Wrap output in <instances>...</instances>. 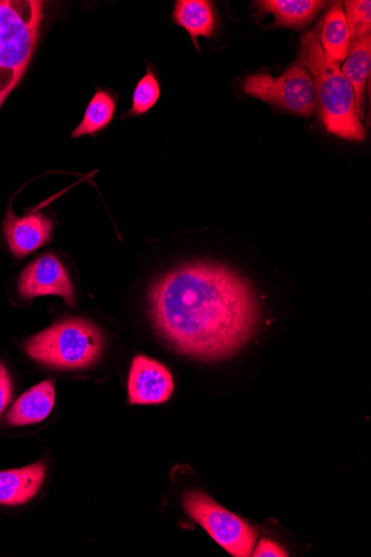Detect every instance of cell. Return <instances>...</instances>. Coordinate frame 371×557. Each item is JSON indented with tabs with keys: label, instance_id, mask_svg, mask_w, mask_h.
<instances>
[{
	"label": "cell",
	"instance_id": "obj_1",
	"mask_svg": "<svg viewBox=\"0 0 371 557\" xmlns=\"http://www.w3.org/2000/svg\"><path fill=\"white\" fill-rule=\"evenodd\" d=\"M152 321L180 352L201 361L233 356L253 335L258 302L249 284L213 263L184 264L150 292Z\"/></svg>",
	"mask_w": 371,
	"mask_h": 557
},
{
	"label": "cell",
	"instance_id": "obj_2",
	"mask_svg": "<svg viewBox=\"0 0 371 557\" xmlns=\"http://www.w3.org/2000/svg\"><path fill=\"white\" fill-rule=\"evenodd\" d=\"M320 26L306 33L300 42L299 61L313 82L318 108L326 129L341 138L361 141L366 131L356 110L354 89L339 64L321 44Z\"/></svg>",
	"mask_w": 371,
	"mask_h": 557
},
{
	"label": "cell",
	"instance_id": "obj_3",
	"mask_svg": "<svg viewBox=\"0 0 371 557\" xmlns=\"http://www.w3.org/2000/svg\"><path fill=\"white\" fill-rule=\"evenodd\" d=\"M42 17V2L0 0V108L29 65Z\"/></svg>",
	"mask_w": 371,
	"mask_h": 557
},
{
	"label": "cell",
	"instance_id": "obj_4",
	"mask_svg": "<svg viewBox=\"0 0 371 557\" xmlns=\"http://www.w3.org/2000/svg\"><path fill=\"white\" fill-rule=\"evenodd\" d=\"M103 338L100 331L84 320H67L35 335L26 343L30 358L65 370L90 367L100 357Z\"/></svg>",
	"mask_w": 371,
	"mask_h": 557
},
{
	"label": "cell",
	"instance_id": "obj_5",
	"mask_svg": "<svg viewBox=\"0 0 371 557\" xmlns=\"http://www.w3.org/2000/svg\"><path fill=\"white\" fill-rule=\"evenodd\" d=\"M242 88L248 96L299 116L311 117L318 109L313 82L299 60L280 77L267 73L250 75Z\"/></svg>",
	"mask_w": 371,
	"mask_h": 557
},
{
	"label": "cell",
	"instance_id": "obj_6",
	"mask_svg": "<svg viewBox=\"0 0 371 557\" xmlns=\"http://www.w3.org/2000/svg\"><path fill=\"white\" fill-rule=\"evenodd\" d=\"M184 505L188 516L228 553L236 557L252 554L257 532L244 520L201 492L186 494Z\"/></svg>",
	"mask_w": 371,
	"mask_h": 557
},
{
	"label": "cell",
	"instance_id": "obj_7",
	"mask_svg": "<svg viewBox=\"0 0 371 557\" xmlns=\"http://www.w3.org/2000/svg\"><path fill=\"white\" fill-rule=\"evenodd\" d=\"M20 294L26 299L44 295L63 297L75 308L76 297L70 275L54 256H44L32 263L20 278Z\"/></svg>",
	"mask_w": 371,
	"mask_h": 557
},
{
	"label": "cell",
	"instance_id": "obj_8",
	"mask_svg": "<svg viewBox=\"0 0 371 557\" xmlns=\"http://www.w3.org/2000/svg\"><path fill=\"white\" fill-rule=\"evenodd\" d=\"M174 380L166 367L146 357L134 359L128 394L132 404H161L174 393Z\"/></svg>",
	"mask_w": 371,
	"mask_h": 557
},
{
	"label": "cell",
	"instance_id": "obj_9",
	"mask_svg": "<svg viewBox=\"0 0 371 557\" xmlns=\"http://www.w3.org/2000/svg\"><path fill=\"white\" fill-rule=\"evenodd\" d=\"M52 231V222L41 213L17 218L9 212L4 232L10 249L20 259L48 244Z\"/></svg>",
	"mask_w": 371,
	"mask_h": 557
},
{
	"label": "cell",
	"instance_id": "obj_10",
	"mask_svg": "<svg viewBox=\"0 0 371 557\" xmlns=\"http://www.w3.org/2000/svg\"><path fill=\"white\" fill-rule=\"evenodd\" d=\"M256 7L260 14L273 15L277 27L301 30L322 13L326 2H320V0H260Z\"/></svg>",
	"mask_w": 371,
	"mask_h": 557
},
{
	"label": "cell",
	"instance_id": "obj_11",
	"mask_svg": "<svg viewBox=\"0 0 371 557\" xmlns=\"http://www.w3.org/2000/svg\"><path fill=\"white\" fill-rule=\"evenodd\" d=\"M46 474V467L39 462L26 468L0 472V504L22 505L39 492Z\"/></svg>",
	"mask_w": 371,
	"mask_h": 557
},
{
	"label": "cell",
	"instance_id": "obj_12",
	"mask_svg": "<svg viewBox=\"0 0 371 557\" xmlns=\"http://www.w3.org/2000/svg\"><path fill=\"white\" fill-rule=\"evenodd\" d=\"M54 405V383L42 382L18 398L8 417L9 423L15 426L40 423L49 417Z\"/></svg>",
	"mask_w": 371,
	"mask_h": 557
},
{
	"label": "cell",
	"instance_id": "obj_13",
	"mask_svg": "<svg viewBox=\"0 0 371 557\" xmlns=\"http://www.w3.org/2000/svg\"><path fill=\"white\" fill-rule=\"evenodd\" d=\"M173 18L175 24L188 32L198 50V38H211L217 30V13L213 3L208 0H180L176 2Z\"/></svg>",
	"mask_w": 371,
	"mask_h": 557
},
{
	"label": "cell",
	"instance_id": "obj_14",
	"mask_svg": "<svg viewBox=\"0 0 371 557\" xmlns=\"http://www.w3.org/2000/svg\"><path fill=\"white\" fill-rule=\"evenodd\" d=\"M371 35L353 42L342 72L350 83L360 120L364 119L366 86L371 69Z\"/></svg>",
	"mask_w": 371,
	"mask_h": 557
},
{
	"label": "cell",
	"instance_id": "obj_15",
	"mask_svg": "<svg viewBox=\"0 0 371 557\" xmlns=\"http://www.w3.org/2000/svg\"><path fill=\"white\" fill-rule=\"evenodd\" d=\"M321 44L329 57L335 62L347 60L353 41L342 3H336L321 24Z\"/></svg>",
	"mask_w": 371,
	"mask_h": 557
},
{
	"label": "cell",
	"instance_id": "obj_16",
	"mask_svg": "<svg viewBox=\"0 0 371 557\" xmlns=\"http://www.w3.org/2000/svg\"><path fill=\"white\" fill-rule=\"evenodd\" d=\"M116 112V100L108 91H96L86 109L82 123L73 133V137L92 135L104 127H108Z\"/></svg>",
	"mask_w": 371,
	"mask_h": 557
},
{
	"label": "cell",
	"instance_id": "obj_17",
	"mask_svg": "<svg viewBox=\"0 0 371 557\" xmlns=\"http://www.w3.org/2000/svg\"><path fill=\"white\" fill-rule=\"evenodd\" d=\"M161 97V86L151 70L138 82L133 94V107L129 116H139L149 112Z\"/></svg>",
	"mask_w": 371,
	"mask_h": 557
},
{
	"label": "cell",
	"instance_id": "obj_18",
	"mask_svg": "<svg viewBox=\"0 0 371 557\" xmlns=\"http://www.w3.org/2000/svg\"><path fill=\"white\" fill-rule=\"evenodd\" d=\"M345 16L349 27L351 41H357L370 35L371 3L369 0H348L345 3Z\"/></svg>",
	"mask_w": 371,
	"mask_h": 557
},
{
	"label": "cell",
	"instance_id": "obj_19",
	"mask_svg": "<svg viewBox=\"0 0 371 557\" xmlns=\"http://www.w3.org/2000/svg\"><path fill=\"white\" fill-rule=\"evenodd\" d=\"M13 396V385L5 367L0 363V416L8 409Z\"/></svg>",
	"mask_w": 371,
	"mask_h": 557
},
{
	"label": "cell",
	"instance_id": "obj_20",
	"mask_svg": "<svg viewBox=\"0 0 371 557\" xmlns=\"http://www.w3.org/2000/svg\"><path fill=\"white\" fill-rule=\"evenodd\" d=\"M252 556L255 557H270V556H275V557H283V556H287V553L281 547L279 546L276 543L270 541V540H261L256 549L252 550Z\"/></svg>",
	"mask_w": 371,
	"mask_h": 557
}]
</instances>
